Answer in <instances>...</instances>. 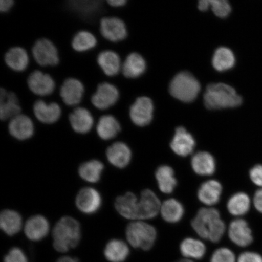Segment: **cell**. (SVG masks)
I'll return each instance as SVG.
<instances>
[{"mask_svg":"<svg viewBox=\"0 0 262 262\" xmlns=\"http://www.w3.org/2000/svg\"><path fill=\"white\" fill-rule=\"evenodd\" d=\"M60 3L64 11L80 23L81 31L99 27L100 19L106 15V0H60Z\"/></svg>","mask_w":262,"mask_h":262,"instance_id":"6da1fadb","label":"cell"},{"mask_svg":"<svg viewBox=\"0 0 262 262\" xmlns=\"http://www.w3.org/2000/svg\"><path fill=\"white\" fill-rule=\"evenodd\" d=\"M191 226L200 237L217 243L224 236L226 225L215 208H203L199 209L191 222Z\"/></svg>","mask_w":262,"mask_h":262,"instance_id":"7a4b0ae2","label":"cell"},{"mask_svg":"<svg viewBox=\"0 0 262 262\" xmlns=\"http://www.w3.org/2000/svg\"><path fill=\"white\" fill-rule=\"evenodd\" d=\"M81 238L79 222L70 216H66L60 219L52 231L53 247L58 253H67L76 248L80 243Z\"/></svg>","mask_w":262,"mask_h":262,"instance_id":"3957f363","label":"cell"},{"mask_svg":"<svg viewBox=\"0 0 262 262\" xmlns=\"http://www.w3.org/2000/svg\"><path fill=\"white\" fill-rule=\"evenodd\" d=\"M205 105L208 109L235 107L242 103V98L230 86L224 83L211 84L204 95Z\"/></svg>","mask_w":262,"mask_h":262,"instance_id":"277c9868","label":"cell"},{"mask_svg":"<svg viewBox=\"0 0 262 262\" xmlns=\"http://www.w3.org/2000/svg\"><path fill=\"white\" fill-rule=\"evenodd\" d=\"M126 236L127 242L133 248L148 251L155 245L157 231L152 225L145 221H135L127 225Z\"/></svg>","mask_w":262,"mask_h":262,"instance_id":"5b68a950","label":"cell"},{"mask_svg":"<svg viewBox=\"0 0 262 262\" xmlns=\"http://www.w3.org/2000/svg\"><path fill=\"white\" fill-rule=\"evenodd\" d=\"M169 90L177 99L183 102H191L198 97L201 85L192 74L183 72L173 78Z\"/></svg>","mask_w":262,"mask_h":262,"instance_id":"8992f818","label":"cell"},{"mask_svg":"<svg viewBox=\"0 0 262 262\" xmlns=\"http://www.w3.org/2000/svg\"><path fill=\"white\" fill-rule=\"evenodd\" d=\"M38 67H55L60 62L58 51L53 42L47 38H40L35 41L28 52Z\"/></svg>","mask_w":262,"mask_h":262,"instance_id":"52a82bcc","label":"cell"},{"mask_svg":"<svg viewBox=\"0 0 262 262\" xmlns=\"http://www.w3.org/2000/svg\"><path fill=\"white\" fill-rule=\"evenodd\" d=\"M99 29L101 37L111 42L123 41L128 37L125 22L116 16H104L101 18Z\"/></svg>","mask_w":262,"mask_h":262,"instance_id":"ba28073f","label":"cell"},{"mask_svg":"<svg viewBox=\"0 0 262 262\" xmlns=\"http://www.w3.org/2000/svg\"><path fill=\"white\" fill-rule=\"evenodd\" d=\"M120 92L112 83L102 82L98 84L96 92L91 97L92 104L100 111L110 109L119 101Z\"/></svg>","mask_w":262,"mask_h":262,"instance_id":"9c48e42d","label":"cell"},{"mask_svg":"<svg viewBox=\"0 0 262 262\" xmlns=\"http://www.w3.org/2000/svg\"><path fill=\"white\" fill-rule=\"evenodd\" d=\"M29 90L37 98L51 96L54 93L56 84L50 75L34 70L27 78Z\"/></svg>","mask_w":262,"mask_h":262,"instance_id":"30bf717a","label":"cell"},{"mask_svg":"<svg viewBox=\"0 0 262 262\" xmlns=\"http://www.w3.org/2000/svg\"><path fill=\"white\" fill-rule=\"evenodd\" d=\"M153 111L152 101L149 98L139 97L129 107V117L136 126H146L151 122Z\"/></svg>","mask_w":262,"mask_h":262,"instance_id":"8fae6325","label":"cell"},{"mask_svg":"<svg viewBox=\"0 0 262 262\" xmlns=\"http://www.w3.org/2000/svg\"><path fill=\"white\" fill-rule=\"evenodd\" d=\"M68 120L72 129L78 135H86L90 133L96 123L90 111L81 106L71 108Z\"/></svg>","mask_w":262,"mask_h":262,"instance_id":"7c38bea8","label":"cell"},{"mask_svg":"<svg viewBox=\"0 0 262 262\" xmlns=\"http://www.w3.org/2000/svg\"><path fill=\"white\" fill-rule=\"evenodd\" d=\"M33 114L36 120L45 125H52L60 119L62 110L60 104L55 101L47 103L37 98L32 106Z\"/></svg>","mask_w":262,"mask_h":262,"instance_id":"4fadbf2b","label":"cell"},{"mask_svg":"<svg viewBox=\"0 0 262 262\" xmlns=\"http://www.w3.org/2000/svg\"><path fill=\"white\" fill-rule=\"evenodd\" d=\"M8 130L12 138L18 141H26L34 136L35 127L32 118L21 113L9 121Z\"/></svg>","mask_w":262,"mask_h":262,"instance_id":"5bb4252c","label":"cell"},{"mask_svg":"<svg viewBox=\"0 0 262 262\" xmlns=\"http://www.w3.org/2000/svg\"><path fill=\"white\" fill-rule=\"evenodd\" d=\"M84 94L83 83L75 78H67L59 89V96L65 105L75 107L81 102Z\"/></svg>","mask_w":262,"mask_h":262,"instance_id":"9a60e30c","label":"cell"},{"mask_svg":"<svg viewBox=\"0 0 262 262\" xmlns=\"http://www.w3.org/2000/svg\"><path fill=\"white\" fill-rule=\"evenodd\" d=\"M95 129L98 138L110 141L117 137L122 132V126L116 117L111 114H104L98 117L94 115Z\"/></svg>","mask_w":262,"mask_h":262,"instance_id":"2e32d148","label":"cell"},{"mask_svg":"<svg viewBox=\"0 0 262 262\" xmlns=\"http://www.w3.org/2000/svg\"><path fill=\"white\" fill-rule=\"evenodd\" d=\"M162 204L152 190L146 189L141 193L139 199L138 220L145 221L156 217L160 212Z\"/></svg>","mask_w":262,"mask_h":262,"instance_id":"e0dca14e","label":"cell"},{"mask_svg":"<svg viewBox=\"0 0 262 262\" xmlns=\"http://www.w3.org/2000/svg\"><path fill=\"white\" fill-rule=\"evenodd\" d=\"M75 204L79 210L86 214H93L99 210L102 198L99 192L93 188L81 189L75 199Z\"/></svg>","mask_w":262,"mask_h":262,"instance_id":"ac0fdd59","label":"cell"},{"mask_svg":"<svg viewBox=\"0 0 262 262\" xmlns=\"http://www.w3.org/2000/svg\"><path fill=\"white\" fill-rule=\"evenodd\" d=\"M21 114V107L14 92L0 88V121L8 122Z\"/></svg>","mask_w":262,"mask_h":262,"instance_id":"d6986e66","label":"cell"},{"mask_svg":"<svg viewBox=\"0 0 262 262\" xmlns=\"http://www.w3.org/2000/svg\"><path fill=\"white\" fill-rule=\"evenodd\" d=\"M176 155L185 157L191 155L195 146V141L191 134L183 127H179L170 143Z\"/></svg>","mask_w":262,"mask_h":262,"instance_id":"ffe728a7","label":"cell"},{"mask_svg":"<svg viewBox=\"0 0 262 262\" xmlns=\"http://www.w3.org/2000/svg\"><path fill=\"white\" fill-rule=\"evenodd\" d=\"M122 61L117 52L109 49L101 51L97 57L98 67L108 77H116L121 73Z\"/></svg>","mask_w":262,"mask_h":262,"instance_id":"44dd1931","label":"cell"},{"mask_svg":"<svg viewBox=\"0 0 262 262\" xmlns=\"http://www.w3.org/2000/svg\"><path fill=\"white\" fill-rule=\"evenodd\" d=\"M145 59L138 52H131L122 61L121 74L127 79H136L145 73Z\"/></svg>","mask_w":262,"mask_h":262,"instance_id":"7402d4cb","label":"cell"},{"mask_svg":"<svg viewBox=\"0 0 262 262\" xmlns=\"http://www.w3.org/2000/svg\"><path fill=\"white\" fill-rule=\"evenodd\" d=\"M228 235L234 244L241 247H247L253 241L251 229L247 221L242 219L231 222L228 229Z\"/></svg>","mask_w":262,"mask_h":262,"instance_id":"603a6c76","label":"cell"},{"mask_svg":"<svg viewBox=\"0 0 262 262\" xmlns=\"http://www.w3.org/2000/svg\"><path fill=\"white\" fill-rule=\"evenodd\" d=\"M106 157L111 165L122 169L129 165L132 158V152L125 143L116 142L107 147Z\"/></svg>","mask_w":262,"mask_h":262,"instance_id":"cb8c5ba5","label":"cell"},{"mask_svg":"<svg viewBox=\"0 0 262 262\" xmlns=\"http://www.w3.org/2000/svg\"><path fill=\"white\" fill-rule=\"evenodd\" d=\"M115 208L123 217L133 220H138L139 199L133 192H127L118 196L115 201Z\"/></svg>","mask_w":262,"mask_h":262,"instance_id":"d4e9b609","label":"cell"},{"mask_svg":"<svg viewBox=\"0 0 262 262\" xmlns=\"http://www.w3.org/2000/svg\"><path fill=\"white\" fill-rule=\"evenodd\" d=\"M49 224L44 216L36 215L29 218L25 226V233L29 240L38 242L47 236Z\"/></svg>","mask_w":262,"mask_h":262,"instance_id":"484cf974","label":"cell"},{"mask_svg":"<svg viewBox=\"0 0 262 262\" xmlns=\"http://www.w3.org/2000/svg\"><path fill=\"white\" fill-rule=\"evenodd\" d=\"M4 61L10 70L16 73H23L29 67L30 58L25 49L16 47L9 49L6 52Z\"/></svg>","mask_w":262,"mask_h":262,"instance_id":"4316f807","label":"cell"},{"mask_svg":"<svg viewBox=\"0 0 262 262\" xmlns=\"http://www.w3.org/2000/svg\"><path fill=\"white\" fill-rule=\"evenodd\" d=\"M222 191L220 182L216 180H209L200 186L198 191V199L202 204L212 206L220 201Z\"/></svg>","mask_w":262,"mask_h":262,"instance_id":"83f0119b","label":"cell"},{"mask_svg":"<svg viewBox=\"0 0 262 262\" xmlns=\"http://www.w3.org/2000/svg\"><path fill=\"white\" fill-rule=\"evenodd\" d=\"M191 166L196 174L202 176H211L215 171V160L210 153L200 151L192 156Z\"/></svg>","mask_w":262,"mask_h":262,"instance_id":"f1b7e54d","label":"cell"},{"mask_svg":"<svg viewBox=\"0 0 262 262\" xmlns=\"http://www.w3.org/2000/svg\"><path fill=\"white\" fill-rule=\"evenodd\" d=\"M128 245L120 239H112L104 249V256L109 262H124L129 255Z\"/></svg>","mask_w":262,"mask_h":262,"instance_id":"f546056e","label":"cell"},{"mask_svg":"<svg viewBox=\"0 0 262 262\" xmlns=\"http://www.w3.org/2000/svg\"><path fill=\"white\" fill-rule=\"evenodd\" d=\"M156 179L160 191L164 194H171L178 185V180L176 178L174 171L168 165L160 166L157 168Z\"/></svg>","mask_w":262,"mask_h":262,"instance_id":"4dcf8cb0","label":"cell"},{"mask_svg":"<svg viewBox=\"0 0 262 262\" xmlns=\"http://www.w3.org/2000/svg\"><path fill=\"white\" fill-rule=\"evenodd\" d=\"M22 218L18 212L5 209L0 215V227L2 231L9 236H13L21 230Z\"/></svg>","mask_w":262,"mask_h":262,"instance_id":"1f68e13d","label":"cell"},{"mask_svg":"<svg viewBox=\"0 0 262 262\" xmlns=\"http://www.w3.org/2000/svg\"><path fill=\"white\" fill-rule=\"evenodd\" d=\"M160 214L164 221L170 224H176L181 221L184 215V206L178 200L169 199L162 203Z\"/></svg>","mask_w":262,"mask_h":262,"instance_id":"d6a6232c","label":"cell"},{"mask_svg":"<svg viewBox=\"0 0 262 262\" xmlns=\"http://www.w3.org/2000/svg\"><path fill=\"white\" fill-rule=\"evenodd\" d=\"M180 250L186 259L200 260L204 257L206 248L202 241L188 237L185 238L180 244Z\"/></svg>","mask_w":262,"mask_h":262,"instance_id":"836d02e7","label":"cell"},{"mask_svg":"<svg viewBox=\"0 0 262 262\" xmlns=\"http://www.w3.org/2000/svg\"><path fill=\"white\" fill-rule=\"evenodd\" d=\"M103 170V163L98 160H91L81 164L78 169V173L85 181L97 183L100 180Z\"/></svg>","mask_w":262,"mask_h":262,"instance_id":"e575fe53","label":"cell"},{"mask_svg":"<svg viewBox=\"0 0 262 262\" xmlns=\"http://www.w3.org/2000/svg\"><path fill=\"white\" fill-rule=\"evenodd\" d=\"M97 39L93 33L81 30L75 34L72 39L71 46L75 51L85 52L93 50L97 47Z\"/></svg>","mask_w":262,"mask_h":262,"instance_id":"d590c367","label":"cell"},{"mask_svg":"<svg viewBox=\"0 0 262 262\" xmlns=\"http://www.w3.org/2000/svg\"><path fill=\"white\" fill-rule=\"evenodd\" d=\"M251 200L244 192H238L232 195L227 203L228 211L232 215H244L250 210Z\"/></svg>","mask_w":262,"mask_h":262,"instance_id":"8d00e7d4","label":"cell"},{"mask_svg":"<svg viewBox=\"0 0 262 262\" xmlns=\"http://www.w3.org/2000/svg\"><path fill=\"white\" fill-rule=\"evenodd\" d=\"M235 62L233 52L225 47L218 48L212 58L213 67L216 70L221 72L230 70L234 67Z\"/></svg>","mask_w":262,"mask_h":262,"instance_id":"74e56055","label":"cell"},{"mask_svg":"<svg viewBox=\"0 0 262 262\" xmlns=\"http://www.w3.org/2000/svg\"><path fill=\"white\" fill-rule=\"evenodd\" d=\"M210 6L216 16L225 18L230 14L231 7L226 0H211Z\"/></svg>","mask_w":262,"mask_h":262,"instance_id":"f35d334b","label":"cell"},{"mask_svg":"<svg viewBox=\"0 0 262 262\" xmlns=\"http://www.w3.org/2000/svg\"><path fill=\"white\" fill-rule=\"evenodd\" d=\"M210 262H236L235 254L227 248H221L213 253Z\"/></svg>","mask_w":262,"mask_h":262,"instance_id":"ab89813d","label":"cell"},{"mask_svg":"<svg viewBox=\"0 0 262 262\" xmlns=\"http://www.w3.org/2000/svg\"><path fill=\"white\" fill-rule=\"evenodd\" d=\"M3 262H29L28 257L21 249L13 247L3 258Z\"/></svg>","mask_w":262,"mask_h":262,"instance_id":"60d3db41","label":"cell"},{"mask_svg":"<svg viewBox=\"0 0 262 262\" xmlns=\"http://www.w3.org/2000/svg\"><path fill=\"white\" fill-rule=\"evenodd\" d=\"M250 177L251 181L255 185L262 188V165H255L250 170Z\"/></svg>","mask_w":262,"mask_h":262,"instance_id":"b9f144b4","label":"cell"},{"mask_svg":"<svg viewBox=\"0 0 262 262\" xmlns=\"http://www.w3.org/2000/svg\"><path fill=\"white\" fill-rule=\"evenodd\" d=\"M238 262H262V257L254 252H245L239 256Z\"/></svg>","mask_w":262,"mask_h":262,"instance_id":"7bdbcfd3","label":"cell"},{"mask_svg":"<svg viewBox=\"0 0 262 262\" xmlns=\"http://www.w3.org/2000/svg\"><path fill=\"white\" fill-rule=\"evenodd\" d=\"M14 4L15 0H0V12H9Z\"/></svg>","mask_w":262,"mask_h":262,"instance_id":"ee69618b","label":"cell"},{"mask_svg":"<svg viewBox=\"0 0 262 262\" xmlns=\"http://www.w3.org/2000/svg\"><path fill=\"white\" fill-rule=\"evenodd\" d=\"M253 202L255 209L258 212L262 213V188L255 193Z\"/></svg>","mask_w":262,"mask_h":262,"instance_id":"f6af8a7d","label":"cell"},{"mask_svg":"<svg viewBox=\"0 0 262 262\" xmlns=\"http://www.w3.org/2000/svg\"><path fill=\"white\" fill-rule=\"evenodd\" d=\"M128 3V0H106V3L110 7L119 9L124 7Z\"/></svg>","mask_w":262,"mask_h":262,"instance_id":"bcb514c9","label":"cell"},{"mask_svg":"<svg viewBox=\"0 0 262 262\" xmlns=\"http://www.w3.org/2000/svg\"><path fill=\"white\" fill-rule=\"evenodd\" d=\"M210 6V1L208 0H202L199 2L198 8L202 11H207Z\"/></svg>","mask_w":262,"mask_h":262,"instance_id":"7dc6e473","label":"cell"},{"mask_svg":"<svg viewBox=\"0 0 262 262\" xmlns=\"http://www.w3.org/2000/svg\"><path fill=\"white\" fill-rule=\"evenodd\" d=\"M56 262H79L77 258L71 256H63L58 258Z\"/></svg>","mask_w":262,"mask_h":262,"instance_id":"c3c4849f","label":"cell"},{"mask_svg":"<svg viewBox=\"0 0 262 262\" xmlns=\"http://www.w3.org/2000/svg\"><path fill=\"white\" fill-rule=\"evenodd\" d=\"M178 262H194V261H193L191 260L186 259H186L180 260L178 261Z\"/></svg>","mask_w":262,"mask_h":262,"instance_id":"681fc988","label":"cell"}]
</instances>
